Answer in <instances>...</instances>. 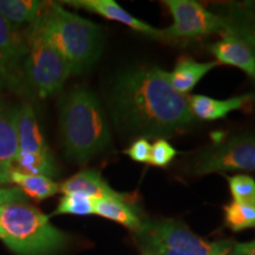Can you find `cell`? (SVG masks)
<instances>
[{"label":"cell","instance_id":"obj_1","mask_svg":"<svg viewBox=\"0 0 255 255\" xmlns=\"http://www.w3.org/2000/svg\"><path fill=\"white\" fill-rule=\"evenodd\" d=\"M168 71L137 68L121 72L109 92L110 116L127 137H171L195 123L189 97L171 87Z\"/></svg>","mask_w":255,"mask_h":255},{"label":"cell","instance_id":"obj_2","mask_svg":"<svg viewBox=\"0 0 255 255\" xmlns=\"http://www.w3.org/2000/svg\"><path fill=\"white\" fill-rule=\"evenodd\" d=\"M59 127L66 157L85 163L109 148L111 132L97 96L73 88L59 101Z\"/></svg>","mask_w":255,"mask_h":255},{"label":"cell","instance_id":"obj_3","mask_svg":"<svg viewBox=\"0 0 255 255\" xmlns=\"http://www.w3.org/2000/svg\"><path fill=\"white\" fill-rule=\"evenodd\" d=\"M44 33L68 62L71 75L88 72L103 51V30L72 13L60 2H49L37 19Z\"/></svg>","mask_w":255,"mask_h":255},{"label":"cell","instance_id":"obj_4","mask_svg":"<svg viewBox=\"0 0 255 255\" xmlns=\"http://www.w3.org/2000/svg\"><path fill=\"white\" fill-rule=\"evenodd\" d=\"M0 239L17 255H55L69 244V235L26 201L0 206Z\"/></svg>","mask_w":255,"mask_h":255},{"label":"cell","instance_id":"obj_5","mask_svg":"<svg viewBox=\"0 0 255 255\" xmlns=\"http://www.w3.org/2000/svg\"><path fill=\"white\" fill-rule=\"evenodd\" d=\"M27 56L24 63L25 87L41 100L52 97L62 90L71 75L68 62L44 33L38 20L25 32Z\"/></svg>","mask_w":255,"mask_h":255},{"label":"cell","instance_id":"obj_6","mask_svg":"<svg viewBox=\"0 0 255 255\" xmlns=\"http://www.w3.org/2000/svg\"><path fill=\"white\" fill-rule=\"evenodd\" d=\"M133 239L144 255H214L218 248V241L209 244L173 219L142 222Z\"/></svg>","mask_w":255,"mask_h":255},{"label":"cell","instance_id":"obj_7","mask_svg":"<svg viewBox=\"0 0 255 255\" xmlns=\"http://www.w3.org/2000/svg\"><path fill=\"white\" fill-rule=\"evenodd\" d=\"M173 24L162 31L163 40L196 39L226 32V23L219 13H213L194 0H165Z\"/></svg>","mask_w":255,"mask_h":255},{"label":"cell","instance_id":"obj_8","mask_svg":"<svg viewBox=\"0 0 255 255\" xmlns=\"http://www.w3.org/2000/svg\"><path fill=\"white\" fill-rule=\"evenodd\" d=\"M233 170L255 171V135L244 133L210 145L201 151L191 164V171L195 175Z\"/></svg>","mask_w":255,"mask_h":255},{"label":"cell","instance_id":"obj_9","mask_svg":"<svg viewBox=\"0 0 255 255\" xmlns=\"http://www.w3.org/2000/svg\"><path fill=\"white\" fill-rule=\"evenodd\" d=\"M27 56L25 33L0 17V73L5 84L13 90L25 89L24 63Z\"/></svg>","mask_w":255,"mask_h":255},{"label":"cell","instance_id":"obj_10","mask_svg":"<svg viewBox=\"0 0 255 255\" xmlns=\"http://www.w3.org/2000/svg\"><path fill=\"white\" fill-rule=\"evenodd\" d=\"M60 4H65L76 8H82L85 11L94 12L102 15V17L109 19V20L119 21L121 24L127 25L132 30L139 33L145 34L155 39H162V31L150 26L144 21L139 20L129 12L126 11L122 6L117 4L114 0H64Z\"/></svg>","mask_w":255,"mask_h":255},{"label":"cell","instance_id":"obj_11","mask_svg":"<svg viewBox=\"0 0 255 255\" xmlns=\"http://www.w3.org/2000/svg\"><path fill=\"white\" fill-rule=\"evenodd\" d=\"M219 64L235 66L255 79V53L245 41L231 33L223 32L221 40L208 46Z\"/></svg>","mask_w":255,"mask_h":255},{"label":"cell","instance_id":"obj_12","mask_svg":"<svg viewBox=\"0 0 255 255\" xmlns=\"http://www.w3.org/2000/svg\"><path fill=\"white\" fill-rule=\"evenodd\" d=\"M18 148L20 151L32 154H51L49 145L41 132L37 116L30 103L19 105L15 117Z\"/></svg>","mask_w":255,"mask_h":255},{"label":"cell","instance_id":"obj_13","mask_svg":"<svg viewBox=\"0 0 255 255\" xmlns=\"http://www.w3.org/2000/svg\"><path fill=\"white\" fill-rule=\"evenodd\" d=\"M255 101V95L246 94L228 98V100H215L202 95H195L189 97L191 113L196 119L202 121H216L225 119L233 111L241 110L251 102Z\"/></svg>","mask_w":255,"mask_h":255},{"label":"cell","instance_id":"obj_14","mask_svg":"<svg viewBox=\"0 0 255 255\" xmlns=\"http://www.w3.org/2000/svg\"><path fill=\"white\" fill-rule=\"evenodd\" d=\"M59 190L64 195L78 194L90 199L123 196V194L115 191L96 169H84L78 171L77 174L64 181L59 186Z\"/></svg>","mask_w":255,"mask_h":255},{"label":"cell","instance_id":"obj_15","mask_svg":"<svg viewBox=\"0 0 255 255\" xmlns=\"http://www.w3.org/2000/svg\"><path fill=\"white\" fill-rule=\"evenodd\" d=\"M18 107L0 100V167L12 168L17 156L18 139L15 131V117Z\"/></svg>","mask_w":255,"mask_h":255},{"label":"cell","instance_id":"obj_16","mask_svg":"<svg viewBox=\"0 0 255 255\" xmlns=\"http://www.w3.org/2000/svg\"><path fill=\"white\" fill-rule=\"evenodd\" d=\"M218 65V62L200 63L191 58L182 57L178 59L173 71L168 73L169 82L177 92L186 95L195 88V85L207 73Z\"/></svg>","mask_w":255,"mask_h":255},{"label":"cell","instance_id":"obj_17","mask_svg":"<svg viewBox=\"0 0 255 255\" xmlns=\"http://www.w3.org/2000/svg\"><path fill=\"white\" fill-rule=\"evenodd\" d=\"M220 15L226 23V31L240 38L255 53V13L245 9L239 2H229L222 5Z\"/></svg>","mask_w":255,"mask_h":255},{"label":"cell","instance_id":"obj_18","mask_svg":"<svg viewBox=\"0 0 255 255\" xmlns=\"http://www.w3.org/2000/svg\"><path fill=\"white\" fill-rule=\"evenodd\" d=\"M94 210L96 215L120 223L132 232H135L142 223L132 206L126 201V195L94 199Z\"/></svg>","mask_w":255,"mask_h":255},{"label":"cell","instance_id":"obj_19","mask_svg":"<svg viewBox=\"0 0 255 255\" xmlns=\"http://www.w3.org/2000/svg\"><path fill=\"white\" fill-rule=\"evenodd\" d=\"M47 4L39 0H0V17L19 30L24 25L33 24Z\"/></svg>","mask_w":255,"mask_h":255},{"label":"cell","instance_id":"obj_20","mask_svg":"<svg viewBox=\"0 0 255 255\" xmlns=\"http://www.w3.org/2000/svg\"><path fill=\"white\" fill-rule=\"evenodd\" d=\"M9 178L11 183L15 184L25 196L34 201L46 200L59 191V184L52 178L43 175L27 174L15 167L11 168Z\"/></svg>","mask_w":255,"mask_h":255},{"label":"cell","instance_id":"obj_21","mask_svg":"<svg viewBox=\"0 0 255 255\" xmlns=\"http://www.w3.org/2000/svg\"><path fill=\"white\" fill-rule=\"evenodd\" d=\"M13 167L32 175H43L50 178L58 176V169L51 154H32L19 150Z\"/></svg>","mask_w":255,"mask_h":255},{"label":"cell","instance_id":"obj_22","mask_svg":"<svg viewBox=\"0 0 255 255\" xmlns=\"http://www.w3.org/2000/svg\"><path fill=\"white\" fill-rule=\"evenodd\" d=\"M225 221L233 232L255 228V205L233 201L225 206Z\"/></svg>","mask_w":255,"mask_h":255},{"label":"cell","instance_id":"obj_23","mask_svg":"<svg viewBox=\"0 0 255 255\" xmlns=\"http://www.w3.org/2000/svg\"><path fill=\"white\" fill-rule=\"evenodd\" d=\"M95 214L94 199L78 195V194H68L59 201V205L53 215H78L87 216Z\"/></svg>","mask_w":255,"mask_h":255},{"label":"cell","instance_id":"obj_24","mask_svg":"<svg viewBox=\"0 0 255 255\" xmlns=\"http://www.w3.org/2000/svg\"><path fill=\"white\" fill-rule=\"evenodd\" d=\"M233 200L239 203L255 205V180L248 175H234L227 178Z\"/></svg>","mask_w":255,"mask_h":255},{"label":"cell","instance_id":"obj_25","mask_svg":"<svg viewBox=\"0 0 255 255\" xmlns=\"http://www.w3.org/2000/svg\"><path fill=\"white\" fill-rule=\"evenodd\" d=\"M177 151L173 145L164 138H157L151 144L150 159L149 163L158 168H164L169 165L173 159L176 157Z\"/></svg>","mask_w":255,"mask_h":255},{"label":"cell","instance_id":"obj_26","mask_svg":"<svg viewBox=\"0 0 255 255\" xmlns=\"http://www.w3.org/2000/svg\"><path fill=\"white\" fill-rule=\"evenodd\" d=\"M151 144L146 138H137L131 143L129 148L124 150V154L129 156L132 161L139 163H149L150 159Z\"/></svg>","mask_w":255,"mask_h":255},{"label":"cell","instance_id":"obj_27","mask_svg":"<svg viewBox=\"0 0 255 255\" xmlns=\"http://www.w3.org/2000/svg\"><path fill=\"white\" fill-rule=\"evenodd\" d=\"M17 201H26V196L18 187L0 186V206L8 202H17Z\"/></svg>","mask_w":255,"mask_h":255},{"label":"cell","instance_id":"obj_28","mask_svg":"<svg viewBox=\"0 0 255 255\" xmlns=\"http://www.w3.org/2000/svg\"><path fill=\"white\" fill-rule=\"evenodd\" d=\"M233 250L240 255H255V240L244 244H234Z\"/></svg>","mask_w":255,"mask_h":255},{"label":"cell","instance_id":"obj_29","mask_svg":"<svg viewBox=\"0 0 255 255\" xmlns=\"http://www.w3.org/2000/svg\"><path fill=\"white\" fill-rule=\"evenodd\" d=\"M233 246H234V244H233L232 241H218V248H216L214 255H227L229 253V251L233 248Z\"/></svg>","mask_w":255,"mask_h":255},{"label":"cell","instance_id":"obj_30","mask_svg":"<svg viewBox=\"0 0 255 255\" xmlns=\"http://www.w3.org/2000/svg\"><path fill=\"white\" fill-rule=\"evenodd\" d=\"M9 171H11V168L0 167V186H6V184L11 183Z\"/></svg>","mask_w":255,"mask_h":255},{"label":"cell","instance_id":"obj_31","mask_svg":"<svg viewBox=\"0 0 255 255\" xmlns=\"http://www.w3.org/2000/svg\"><path fill=\"white\" fill-rule=\"evenodd\" d=\"M242 7L247 11L252 12V13H255V0H247V1H240L239 2Z\"/></svg>","mask_w":255,"mask_h":255},{"label":"cell","instance_id":"obj_32","mask_svg":"<svg viewBox=\"0 0 255 255\" xmlns=\"http://www.w3.org/2000/svg\"><path fill=\"white\" fill-rule=\"evenodd\" d=\"M5 81H4V78H2V76H1V73H0V90H1L2 88L5 87Z\"/></svg>","mask_w":255,"mask_h":255},{"label":"cell","instance_id":"obj_33","mask_svg":"<svg viewBox=\"0 0 255 255\" xmlns=\"http://www.w3.org/2000/svg\"><path fill=\"white\" fill-rule=\"evenodd\" d=\"M233 247H234V246H233ZM227 255H240V254L235 253V252H234V250H233V248H232V250H231V251H229V253H228Z\"/></svg>","mask_w":255,"mask_h":255}]
</instances>
